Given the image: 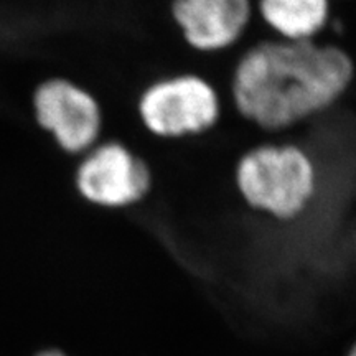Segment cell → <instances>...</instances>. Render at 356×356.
Segmentation results:
<instances>
[{
  "label": "cell",
  "instance_id": "5b68a950",
  "mask_svg": "<svg viewBox=\"0 0 356 356\" xmlns=\"http://www.w3.org/2000/svg\"><path fill=\"white\" fill-rule=\"evenodd\" d=\"M33 106L40 126L51 132L66 152H81L99 136L101 111L95 97L66 79L43 83Z\"/></svg>",
  "mask_w": 356,
  "mask_h": 356
},
{
  "label": "cell",
  "instance_id": "9c48e42d",
  "mask_svg": "<svg viewBox=\"0 0 356 356\" xmlns=\"http://www.w3.org/2000/svg\"><path fill=\"white\" fill-rule=\"evenodd\" d=\"M346 356H356V343L351 346L350 351H348V355H346Z\"/></svg>",
  "mask_w": 356,
  "mask_h": 356
},
{
  "label": "cell",
  "instance_id": "277c9868",
  "mask_svg": "<svg viewBox=\"0 0 356 356\" xmlns=\"http://www.w3.org/2000/svg\"><path fill=\"white\" fill-rule=\"evenodd\" d=\"M79 193L101 207H126L144 198L150 173L144 160L121 144H104L92 150L78 168Z\"/></svg>",
  "mask_w": 356,
  "mask_h": 356
},
{
  "label": "cell",
  "instance_id": "3957f363",
  "mask_svg": "<svg viewBox=\"0 0 356 356\" xmlns=\"http://www.w3.org/2000/svg\"><path fill=\"white\" fill-rule=\"evenodd\" d=\"M145 127L162 137H181L210 129L220 115V102L210 83L178 76L145 89L139 101Z\"/></svg>",
  "mask_w": 356,
  "mask_h": 356
},
{
  "label": "cell",
  "instance_id": "7a4b0ae2",
  "mask_svg": "<svg viewBox=\"0 0 356 356\" xmlns=\"http://www.w3.org/2000/svg\"><path fill=\"white\" fill-rule=\"evenodd\" d=\"M236 180L249 207L291 220L317 191V168L297 145H262L239 160Z\"/></svg>",
  "mask_w": 356,
  "mask_h": 356
},
{
  "label": "cell",
  "instance_id": "ba28073f",
  "mask_svg": "<svg viewBox=\"0 0 356 356\" xmlns=\"http://www.w3.org/2000/svg\"><path fill=\"white\" fill-rule=\"evenodd\" d=\"M37 356H66L65 353H61L60 350H44L42 353H38Z\"/></svg>",
  "mask_w": 356,
  "mask_h": 356
},
{
  "label": "cell",
  "instance_id": "8992f818",
  "mask_svg": "<svg viewBox=\"0 0 356 356\" xmlns=\"http://www.w3.org/2000/svg\"><path fill=\"white\" fill-rule=\"evenodd\" d=\"M172 12L191 47L218 51L241 37L251 6L249 0H175Z\"/></svg>",
  "mask_w": 356,
  "mask_h": 356
},
{
  "label": "cell",
  "instance_id": "52a82bcc",
  "mask_svg": "<svg viewBox=\"0 0 356 356\" xmlns=\"http://www.w3.org/2000/svg\"><path fill=\"white\" fill-rule=\"evenodd\" d=\"M261 13L286 40H312L327 25L330 0H261Z\"/></svg>",
  "mask_w": 356,
  "mask_h": 356
},
{
  "label": "cell",
  "instance_id": "30bf717a",
  "mask_svg": "<svg viewBox=\"0 0 356 356\" xmlns=\"http://www.w3.org/2000/svg\"><path fill=\"white\" fill-rule=\"evenodd\" d=\"M355 251H356V238H355Z\"/></svg>",
  "mask_w": 356,
  "mask_h": 356
},
{
  "label": "cell",
  "instance_id": "6da1fadb",
  "mask_svg": "<svg viewBox=\"0 0 356 356\" xmlns=\"http://www.w3.org/2000/svg\"><path fill=\"white\" fill-rule=\"evenodd\" d=\"M353 78V60L335 44L266 42L241 58L233 96L244 118L277 131L330 108Z\"/></svg>",
  "mask_w": 356,
  "mask_h": 356
}]
</instances>
